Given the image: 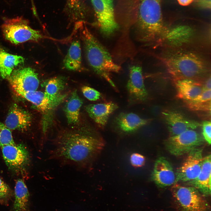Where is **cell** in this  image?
Instances as JSON below:
<instances>
[{"label": "cell", "mask_w": 211, "mask_h": 211, "mask_svg": "<svg viewBox=\"0 0 211 211\" xmlns=\"http://www.w3.org/2000/svg\"><path fill=\"white\" fill-rule=\"evenodd\" d=\"M49 158L63 165L80 169L90 165L103 149L104 143L98 137L87 132L62 133L52 143Z\"/></svg>", "instance_id": "obj_1"}, {"label": "cell", "mask_w": 211, "mask_h": 211, "mask_svg": "<svg viewBox=\"0 0 211 211\" xmlns=\"http://www.w3.org/2000/svg\"><path fill=\"white\" fill-rule=\"evenodd\" d=\"M165 54L163 60L174 80L189 79L200 81L208 72L206 62L197 53L177 48Z\"/></svg>", "instance_id": "obj_2"}, {"label": "cell", "mask_w": 211, "mask_h": 211, "mask_svg": "<svg viewBox=\"0 0 211 211\" xmlns=\"http://www.w3.org/2000/svg\"><path fill=\"white\" fill-rule=\"evenodd\" d=\"M81 36L89 66L96 73L115 88L111 74L118 72L120 67L114 62L106 48L86 27L81 31Z\"/></svg>", "instance_id": "obj_3"}, {"label": "cell", "mask_w": 211, "mask_h": 211, "mask_svg": "<svg viewBox=\"0 0 211 211\" xmlns=\"http://www.w3.org/2000/svg\"><path fill=\"white\" fill-rule=\"evenodd\" d=\"M138 27L139 40L149 42L162 35L165 30L161 0H139Z\"/></svg>", "instance_id": "obj_4"}, {"label": "cell", "mask_w": 211, "mask_h": 211, "mask_svg": "<svg viewBox=\"0 0 211 211\" xmlns=\"http://www.w3.org/2000/svg\"><path fill=\"white\" fill-rule=\"evenodd\" d=\"M171 190L178 211H209L205 197L195 187L177 183L173 185Z\"/></svg>", "instance_id": "obj_5"}, {"label": "cell", "mask_w": 211, "mask_h": 211, "mask_svg": "<svg viewBox=\"0 0 211 211\" xmlns=\"http://www.w3.org/2000/svg\"><path fill=\"white\" fill-rule=\"evenodd\" d=\"M1 28L5 39L16 45L29 40L37 42L44 37L40 31L32 28L22 17L5 19Z\"/></svg>", "instance_id": "obj_6"}, {"label": "cell", "mask_w": 211, "mask_h": 211, "mask_svg": "<svg viewBox=\"0 0 211 211\" xmlns=\"http://www.w3.org/2000/svg\"><path fill=\"white\" fill-rule=\"evenodd\" d=\"M19 95L32 103L41 113L42 131L45 135L52 125L55 110L64 99L52 100L45 92L36 91L21 93Z\"/></svg>", "instance_id": "obj_7"}, {"label": "cell", "mask_w": 211, "mask_h": 211, "mask_svg": "<svg viewBox=\"0 0 211 211\" xmlns=\"http://www.w3.org/2000/svg\"><path fill=\"white\" fill-rule=\"evenodd\" d=\"M203 138L193 130H187L178 135L169 137L164 142L166 150L171 154L179 156L188 154L204 143Z\"/></svg>", "instance_id": "obj_8"}, {"label": "cell", "mask_w": 211, "mask_h": 211, "mask_svg": "<svg viewBox=\"0 0 211 211\" xmlns=\"http://www.w3.org/2000/svg\"><path fill=\"white\" fill-rule=\"evenodd\" d=\"M99 29L103 35L108 36L118 28L115 18L114 0H91Z\"/></svg>", "instance_id": "obj_9"}, {"label": "cell", "mask_w": 211, "mask_h": 211, "mask_svg": "<svg viewBox=\"0 0 211 211\" xmlns=\"http://www.w3.org/2000/svg\"><path fill=\"white\" fill-rule=\"evenodd\" d=\"M7 79L17 94L36 91L39 84L37 73L30 67L13 70Z\"/></svg>", "instance_id": "obj_10"}, {"label": "cell", "mask_w": 211, "mask_h": 211, "mask_svg": "<svg viewBox=\"0 0 211 211\" xmlns=\"http://www.w3.org/2000/svg\"><path fill=\"white\" fill-rule=\"evenodd\" d=\"M203 150L202 148L198 147L188 154L186 160L177 170L175 184L181 182H187L197 177L202 164Z\"/></svg>", "instance_id": "obj_11"}, {"label": "cell", "mask_w": 211, "mask_h": 211, "mask_svg": "<svg viewBox=\"0 0 211 211\" xmlns=\"http://www.w3.org/2000/svg\"><path fill=\"white\" fill-rule=\"evenodd\" d=\"M127 89L131 101L139 103L147 99L148 93L144 83L142 69L141 67L133 65L130 68Z\"/></svg>", "instance_id": "obj_12"}, {"label": "cell", "mask_w": 211, "mask_h": 211, "mask_svg": "<svg viewBox=\"0 0 211 211\" xmlns=\"http://www.w3.org/2000/svg\"><path fill=\"white\" fill-rule=\"evenodd\" d=\"M162 113L167 124L169 137L178 135L188 130L196 129L201 126L199 122L188 119L176 112L166 111Z\"/></svg>", "instance_id": "obj_13"}, {"label": "cell", "mask_w": 211, "mask_h": 211, "mask_svg": "<svg viewBox=\"0 0 211 211\" xmlns=\"http://www.w3.org/2000/svg\"><path fill=\"white\" fill-rule=\"evenodd\" d=\"M152 178L159 187L170 186L175 183L176 175L172 166L165 157L161 156L155 161Z\"/></svg>", "instance_id": "obj_14"}, {"label": "cell", "mask_w": 211, "mask_h": 211, "mask_svg": "<svg viewBox=\"0 0 211 211\" xmlns=\"http://www.w3.org/2000/svg\"><path fill=\"white\" fill-rule=\"evenodd\" d=\"M4 159L6 165L13 169H19L27 164L29 155L26 148L22 144H9L1 147Z\"/></svg>", "instance_id": "obj_15"}, {"label": "cell", "mask_w": 211, "mask_h": 211, "mask_svg": "<svg viewBox=\"0 0 211 211\" xmlns=\"http://www.w3.org/2000/svg\"><path fill=\"white\" fill-rule=\"evenodd\" d=\"M30 114L18 105L14 104L10 108L5 121V125L10 130H24L30 125Z\"/></svg>", "instance_id": "obj_16"}, {"label": "cell", "mask_w": 211, "mask_h": 211, "mask_svg": "<svg viewBox=\"0 0 211 211\" xmlns=\"http://www.w3.org/2000/svg\"><path fill=\"white\" fill-rule=\"evenodd\" d=\"M194 35L195 30L192 27L179 25L166 29L162 37L166 42L176 47L190 42Z\"/></svg>", "instance_id": "obj_17"}, {"label": "cell", "mask_w": 211, "mask_h": 211, "mask_svg": "<svg viewBox=\"0 0 211 211\" xmlns=\"http://www.w3.org/2000/svg\"><path fill=\"white\" fill-rule=\"evenodd\" d=\"M211 157L209 154L204 157L200 172L195 179L187 182L197 189L205 197L211 194Z\"/></svg>", "instance_id": "obj_18"}, {"label": "cell", "mask_w": 211, "mask_h": 211, "mask_svg": "<svg viewBox=\"0 0 211 211\" xmlns=\"http://www.w3.org/2000/svg\"><path fill=\"white\" fill-rule=\"evenodd\" d=\"M118 108L117 105L113 102L90 104L86 110L89 116L101 127L106 124L110 115Z\"/></svg>", "instance_id": "obj_19"}, {"label": "cell", "mask_w": 211, "mask_h": 211, "mask_svg": "<svg viewBox=\"0 0 211 211\" xmlns=\"http://www.w3.org/2000/svg\"><path fill=\"white\" fill-rule=\"evenodd\" d=\"M177 97L185 101L191 100L203 91L202 83L200 81L189 79L174 80Z\"/></svg>", "instance_id": "obj_20"}, {"label": "cell", "mask_w": 211, "mask_h": 211, "mask_svg": "<svg viewBox=\"0 0 211 211\" xmlns=\"http://www.w3.org/2000/svg\"><path fill=\"white\" fill-rule=\"evenodd\" d=\"M150 121L132 113H121L115 120L118 127L122 131L128 133L137 130L148 124Z\"/></svg>", "instance_id": "obj_21"}, {"label": "cell", "mask_w": 211, "mask_h": 211, "mask_svg": "<svg viewBox=\"0 0 211 211\" xmlns=\"http://www.w3.org/2000/svg\"><path fill=\"white\" fill-rule=\"evenodd\" d=\"M24 62L22 56L10 54L0 46V75L2 78H7L14 68Z\"/></svg>", "instance_id": "obj_22"}, {"label": "cell", "mask_w": 211, "mask_h": 211, "mask_svg": "<svg viewBox=\"0 0 211 211\" xmlns=\"http://www.w3.org/2000/svg\"><path fill=\"white\" fill-rule=\"evenodd\" d=\"M67 79L65 77L59 76L45 81L42 84L45 88L44 92L50 99L53 100L64 99L66 94L61 93L66 87Z\"/></svg>", "instance_id": "obj_23"}, {"label": "cell", "mask_w": 211, "mask_h": 211, "mask_svg": "<svg viewBox=\"0 0 211 211\" xmlns=\"http://www.w3.org/2000/svg\"><path fill=\"white\" fill-rule=\"evenodd\" d=\"M15 200L13 211H29V193L24 181L18 179L14 189Z\"/></svg>", "instance_id": "obj_24"}, {"label": "cell", "mask_w": 211, "mask_h": 211, "mask_svg": "<svg viewBox=\"0 0 211 211\" xmlns=\"http://www.w3.org/2000/svg\"><path fill=\"white\" fill-rule=\"evenodd\" d=\"M63 64L66 69L69 70L77 71L81 69V51L79 41L74 40L72 43L63 60Z\"/></svg>", "instance_id": "obj_25"}, {"label": "cell", "mask_w": 211, "mask_h": 211, "mask_svg": "<svg viewBox=\"0 0 211 211\" xmlns=\"http://www.w3.org/2000/svg\"><path fill=\"white\" fill-rule=\"evenodd\" d=\"M83 104L76 90L72 93L65 105L64 111L67 122L69 124H75L79 120L80 111Z\"/></svg>", "instance_id": "obj_26"}, {"label": "cell", "mask_w": 211, "mask_h": 211, "mask_svg": "<svg viewBox=\"0 0 211 211\" xmlns=\"http://www.w3.org/2000/svg\"><path fill=\"white\" fill-rule=\"evenodd\" d=\"M14 144L11 130L0 122V147Z\"/></svg>", "instance_id": "obj_27"}, {"label": "cell", "mask_w": 211, "mask_h": 211, "mask_svg": "<svg viewBox=\"0 0 211 211\" xmlns=\"http://www.w3.org/2000/svg\"><path fill=\"white\" fill-rule=\"evenodd\" d=\"M11 195L9 187L0 178V203L3 204H7Z\"/></svg>", "instance_id": "obj_28"}, {"label": "cell", "mask_w": 211, "mask_h": 211, "mask_svg": "<svg viewBox=\"0 0 211 211\" xmlns=\"http://www.w3.org/2000/svg\"><path fill=\"white\" fill-rule=\"evenodd\" d=\"M84 96L91 101H96L100 99L101 94L94 89L87 86H84L81 88Z\"/></svg>", "instance_id": "obj_29"}, {"label": "cell", "mask_w": 211, "mask_h": 211, "mask_svg": "<svg viewBox=\"0 0 211 211\" xmlns=\"http://www.w3.org/2000/svg\"><path fill=\"white\" fill-rule=\"evenodd\" d=\"M201 126L202 127L203 135L204 138L208 144L210 145L211 143V122L205 121L203 122Z\"/></svg>", "instance_id": "obj_30"}, {"label": "cell", "mask_w": 211, "mask_h": 211, "mask_svg": "<svg viewBox=\"0 0 211 211\" xmlns=\"http://www.w3.org/2000/svg\"><path fill=\"white\" fill-rule=\"evenodd\" d=\"M130 161L131 164L133 166L139 167L144 164L145 158L141 154L137 153H134L131 155Z\"/></svg>", "instance_id": "obj_31"}, {"label": "cell", "mask_w": 211, "mask_h": 211, "mask_svg": "<svg viewBox=\"0 0 211 211\" xmlns=\"http://www.w3.org/2000/svg\"><path fill=\"white\" fill-rule=\"evenodd\" d=\"M197 6L203 9H210L211 0H194Z\"/></svg>", "instance_id": "obj_32"}, {"label": "cell", "mask_w": 211, "mask_h": 211, "mask_svg": "<svg viewBox=\"0 0 211 211\" xmlns=\"http://www.w3.org/2000/svg\"><path fill=\"white\" fill-rule=\"evenodd\" d=\"M203 91L211 89L210 75L207 78L203 83H202Z\"/></svg>", "instance_id": "obj_33"}, {"label": "cell", "mask_w": 211, "mask_h": 211, "mask_svg": "<svg viewBox=\"0 0 211 211\" xmlns=\"http://www.w3.org/2000/svg\"><path fill=\"white\" fill-rule=\"evenodd\" d=\"M178 4L183 6H188L191 4L194 0H177Z\"/></svg>", "instance_id": "obj_34"}, {"label": "cell", "mask_w": 211, "mask_h": 211, "mask_svg": "<svg viewBox=\"0 0 211 211\" xmlns=\"http://www.w3.org/2000/svg\"><path fill=\"white\" fill-rule=\"evenodd\" d=\"M76 0H69V3L70 6H73L75 4Z\"/></svg>", "instance_id": "obj_35"}]
</instances>
